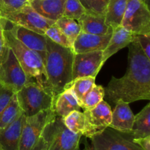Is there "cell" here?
<instances>
[{
  "instance_id": "ba28073f",
  "label": "cell",
  "mask_w": 150,
  "mask_h": 150,
  "mask_svg": "<svg viewBox=\"0 0 150 150\" xmlns=\"http://www.w3.org/2000/svg\"><path fill=\"white\" fill-rule=\"evenodd\" d=\"M0 18L5 19L12 24L19 25L42 35H45L46 29L56 23L38 14L29 4L16 11L0 13Z\"/></svg>"
},
{
  "instance_id": "d4e9b609",
  "label": "cell",
  "mask_w": 150,
  "mask_h": 150,
  "mask_svg": "<svg viewBox=\"0 0 150 150\" xmlns=\"http://www.w3.org/2000/svg\"><path fill=\"white\" fill-rule=\"evenodd\" d=\"M95 84V78L94 77L88 76V77L78 78L71 82L68 88H70L72 92L74 94L77 99L78 102L80 104L83 97L92 89Z\"/></svg>"
},
{
  "instance_id": "6da1fadb",
  "label": "cell",
  "mask_w": 150,
  "mask_h": 150,
  "mask_svg": "<svg viewBox=\"0 0 150 150\" xmlns=\"http://www.w3.org/2000/svg\"><path fill=\"white\" fill-rule=\"evenodd\" d=\"M128 66L121 78L112 76L104 88L105 96L111 102H125L150 99V59L134 38L128 46Z\"/></svg>"
},
{
  "instance_id": "ffe728a7",
  "label": "cell",
  "mask_w": 150,
  "mask_h": 150,
  "mask_svg": "<svg viewBox=\"0 0 150 150\" xmlns=\"http://www.w3.org/2000/svg\"><path fill=\"white\" fill-rule=\"evenodd\" d=\"M81 32L93 35H103L112 30L105 22V16L85 13L77 20Z\"/></svg>"
},
{
  "instance_id": "1f68e13d",
  "label": "cell",
  "mask_w": 150,
  "mask_h": 150,
  "mask_svg": "<svg viewBox=\"0 0 150 150\" xmlns=\"http://www.w3.org/2000/svg\"><path fill=\"white\" fill-rule=\"evenodd\" d=\"M7 23V20L0 18V65L7 59L10 50L4 35V29H5Z\"/></svg>"
},
{
  "instance_id": "d6986e66",
  "label": "cell",
  "mask_w": 150,
  "mask_h": 150,
  "mask_svg": "<svg viewBox=\"0 0 150 150\" xmlns=\"http://www.w3.org/2000/svg\"><path fill=\"white\" fill-rule=\"evenodd\" d=\"M64 122L70 131L88 138H91L100 132L89 124L83 112H72L64 118Z\"/></svg>"
},
{
  "instance_id": "484cf974",
  "label": "cell",
  "mask_w": 150,
  "mask_h": 150,
  "mask_svg": "<svg viewBox=\"0 0 150 150\" xmlns=\"http://www.w3.org/2000/svg\"><path fill=\"white\" fill-rule=\"evenodd\" d=\"M56 24L65 35L73 46L75 40L81 32V27L79 23L74 19L62 16L56 21Z\"/></svg>"
},
{
  "instance_id": "44dd1931",
  "label": "cell",
  "mask_w": 150,
  "mask_h": 150,
  "mask_svg": "<svg viewBox=\"0 0 150 150\" xmlns=\"http://www.w3.org/2000/svg\"><path fill=\"white\" fill-rule=\"evenodd\" d=\"M53 109L56 115L64 118L73 111H80L78 100L70 88L64 90L54 98Z\"/></svg>"
},
{
  "instance_id": "83f0119b",
  "label": "cell",
  "mask_w": 150,
  "mask_h": 150,
  "mask_svg": "<svg viewBox=\"0 0 150 150\" xmlns=\"http://www.w3.org/2000/svg\"><path fill=\"white\" fill-rule=\"evenodd\" d=\"M45 35L55 44L62 46L63 47L70 48L73 49V46H72L69 40L67 39L65 35L62 32L61 29L58 27V26L56 24V23L50 26L46 29L45 32Z\"/></svg>"
},
{
  "instance_id": "8fae6325",
  "label": "cell",
  "mask_w": 150,
  "mask_h": 150,
  "mask_svg": "<svg viewBox=\"0 0 150 150\" xmlns=\"http://www.w3.org/2000/svg\"><path fill=\"white\" fill-rule=\"evenodd\" d=\"M103 64V51L74 54L72 79L88 76L95 78Z\"/></svg>"
},
{
  "instance_id": "7c38bea8",
  "label": "cell",
  "mask_w": 150,
  "mask_h": 150,
  "mask_svg": "<svg viewBox=\"0 0 150 150\" xmlns=\"http://www.w3.org/2000/svg\"><path fill=\"white\" fill-rule=\"evenodd\" d=\"M12 25L8 29L14 37L27 48L38 53L44 62L46 55V36L19 25Z\"/></svg>"
},
{
  "instance_id": "4316f807",
  "label": "cell",
  "mask_w": 150,
  "mask_h": 150,
  "mask_svg": "<svg viewBox=\"0 0 150 150\" xmlns=\"http://www.w3.org/2000/svg\"><path fill=\"white\" fill-rule=\"evenodd\" d=\"M22 112L19 107L16 93L13 95L7 107L0 115V132L11 124Z\"/></svg>"
},
{
  "instance_id": "f546056e",
  "label": "cell",
  "mask_w": 150,
  "mask_h": 150,
  "mask_svg": "<svg viewBox=\"0 0 150 150\" xmlns=\"http://www.w3.org/2000/svg\"><path fill=\"white\" fill-rule=\"evenodd\" d=\"M86 13L84 7L79 0H66L64 4V17L77 21L81 16Z\"/></svg>"
},
{
  "instance_id": "ac0fdd59",
  "label": "cell",
  "mask_w": 150,
  "mask_h": 150,
  "mask_svg": "<svg viewBox=\"0 0 150 150\" xmlns=\"http://www.w3.org/2000/svg\"><path fill=\"white\" fill-rule=\"evenodd\" d=\"M85 116L92 126L101 132L109 126L112 119V110L106 101L103 100L94 108L83 110Z\"/></svg>"
},
{
  "instance_id": "2e32d148",
  "label": "cell",
  "mask_w": 150,
  "mask_h": 150,
  "mask_svg": "<svg viewBox=\"0 0 150 150\" xmlns=\"http://www.w3.org/2000/svg\"><path fill=\"white\" fill-rule=\"evenodd\" d=\"M135 38L134 34L127 31L122 26L114 28L112 35L107 45L106 48L103 51V63L114 55L119 50L127 46Z\"/></svg>"
},
{
  "instance_id": "7402d4cb",
  "label": "cell",
  "mask_w": 150,
  "mask_h": 150,
  "mask_svg": "<svg viewBox=\"0 0 150 150\" xmlns=\"http://www.w3.org/2000/svg\"><path fill=\"white\" fill-rule=\"evenodd\" d=\"M127 0H110L105 13V22L112 29L121 26Z\"/></svg>"
},
{
  "instance_id": "52a82bcc",
  "label": "cell",
  "mask_w": 150,
  "mask_h": 150,
  "mask_svg": "<svg viewBox=\"0 0 150 150\" xmlns=\"http://www.w3.org/2000/svg\"><path fill=\"white\" fill-rule=\"evenodd\" d=\"M121 26L134 35L150 34L149 6L141 0H127Z\"/></svg>"
},
{
  "instance_id": "836d02e7",
  "label": "cell",
  "mask_w": 150,
  "mask_h": 150,
  "mask_svg": "<svg viewBox=\"0 0 150 150\" xmlns=\"http://www.w3.org/2000/svg\"><path fill=\"white\" fill-rule=\"evenodd\" d=\"M135 39L139 43L146 57L150 59V34L135 35Z\"/></svg>"
},
{
  "instance_id": "5bb4252c",
  "label": "cell",
  "mask_w": 150,
  "mask_h": 150,
  "mask_svg": "<svg viewBox=\"0 0 150 150\" xmlns=\"http://www.w3.org/2000/svg\"><path fill=\"white\" fill-rule=\"evenodd\" d=\"M26 116L23 111L0 132V150H19V143Z\"/></svg>"
},
{
  "instance_id": "4dcf8cb0",
  "label": "cell",
  "mask_w": 150,
  "mask_h": 150,
  "mask_svg": "<svg viewBox=\"0 0 150 150\" xmlns=\"http://www.w3.org/2000/svg\"><path fill=\"white\" fill-rule=\"evenodd\" d=\"M27 4L28 0H0V13L16 11Z\"/></svg>"
},
{
  "instance_id": "9a60e30c",
  "label": "cell",
  "mask_w": 150,
  "mask_h": 150,
  "mask_svg": "<svg viewBox=\"0 0 150 150\" xmlns=\"http://www.w3.org/2000/svg\"><path fill=\"white\" fill-rule=\"evenodd\" d=\"M115 104V108L112 111V119L109 127L119 132L128 134L133 127L134 114L129 106V103L122 100H118Z\"/></svg>"
},
{
  "instance_id": "cb8c5ba5",
  "label": "cell",
  "mask_w": 150,
  "mask_h": 150,
  "mask_svg": "<svg viewBox=\"0 0 150 150\" xmlns=\"http://www.w3.org/2000/svg\"><path fill=\"white\" fill-rule=\"evenodd\" d=\"M104 96L105 91L103 87L95 84L92 89L85 95L79 105L83 110H91L102 101Z\"/></svg>"
},
{
  "instance_id": "9c48e42d",
  "label": "cell",
  "mask_w": 150,
  "mask_h": 150,
  "mask_svg": "<svg viewBox=\"0 0 150 150\" xmlns=\"http://www.w3.org/2000/svg\"><path fill=\"white\" fill-rule=\"evenodd\" d=\"M54 115V109L51 108L40 112L32 116H26L19 143V150H32L45 126Z\"/></svg>"
},
{
  "instance_id": "e0dca14e",
  "label": "cell",
  "mask_w": 150,
  "mask_h": 150,
  "mask_svg": "<svg viewBox=\"0 0 150 150\" xmlns=\"http://www.w3.org/2000/svg\"><path fill=\"white\" fill-rule=\"evenodd\" d=\"M66 0H30L29 4L38 14L57 21L63 16Z\"/></svg>"
},
{
  "instance_id": "f1b7e54d",
  "label": "cell",
  "mask_w": 150,
  "mask_h": 150,
  "mask_svg": "<svg viewBox=\"0 0 150 150\" xmlns=\"http://www.w3.org/2000/svg\"><path fill=\"white\" fill-rule=\"evenodd\" d=\"M86 13L89 14L105 16V10L110 0H79Z\"/></svg>"
},
{
  "instance_id": "d6a6232c",
  "label": "cell",
  "mask_w": 150,
  "mask_h": 150,
  "mask_svg": "<svg viewBox=\"0 0 150 150\" xmlns=\"http://www.w3.org/2000/svg\"><path fill=\"white\" fill-rule=\"evenodd\" d=\"M15 94L12 88L0 83V115L7 107Z\"/></svg>"
},
{
  "instance_id": "7a4b0ae2",
  "label": "cell",
  "mask_w": 150,
  "mask_h": 150,
  "mask_svg": "<svg viewBox=\"0 0 150 150\" xmlns=\"http://www.w3.org/2000/svg\"><path fill=\"white\" fill-rule=\"evenodd\" d=\"M74 52L55 44L46 36V55L44 60L45 79L43 88L54 98L70 87L72 81Z\"/></svg>"
},
{
  "instance_id": "277c9868",
  "label": "cell",
  "mask_w": 150,
  "mask_h": 150,
  "mask_svg": "<svg viewBox=\"0 0 150 150\" xmlns=\"http://www.w3.org/2000/svg\"><path fill=\"white\" fill-rule=\"evenodd\" d=\"M4 35L7 45L15 54L28 79H35L43 87L45 71L40 55L21 44L8 29H4Z\"/></svg>"
},
{
  "instance_id": "8d00e7d4",
  "label": "cell",
  "mask_w": 150,
  "mask_h": 150,
  "mask_svg": "<svg viewBox=\"0 0 150 150\" xmlns=\"http://www.w3.org/2000/svg\"><path fill=\"white\" fill-rule=\"evenodd\" d=\"M30 1V0H28V1Z\"/></svg>"
},
{
  "instance_id": "e575fe53",
  "label": "cell",
  "mask_w": 150,
  "mask_h": 150,
  "mask_svg": "<svg viewBox=\"0 0 150 150\" xmlns=\"http://www.w3.org/2000/svg\"><path fill=\"white\" fill-rule=\"evenodd\" d=\"M133 141L143 150H150V136L145 137V138H135V139H133Z\"/></svg>"
},
{
  "instance_id": "5b68a950",
  "label": "cell",
  "mask_w": 150,
  "mask_h": 150,
  "mask_svg": "<svg viewBox=\"0 0 150 150\" xmlns=\"http://www.w3.org/2000/svg\"><path fill=\"white\" fill-rule=\"evenodd\" d=\"M19 107L26 117L53 108L54 98L36 81H29L16 92Z\"/></svg>"
},
{
  "instance_id": "3957f363",
  "label": "cell",
  "mask_w": 150,
  "mask_h": 150,
  "mask_svg": "<svg viewBox=\"0 0 150 150\" xmlns=\"http://www.w3.org/2000/svg\"><path fill=\"white\" fill-rule=\"evenodd\" d=\"M81 135L66 126L64 118L54 115L45 126L32 150H80Z\"/></svg>"
},
{
  "instance_id": "d590c367",
  "label": "cell",
  "mask_w": 150,
  "mask_h": 150,
  "mask_svg": "<svg viewBox=\"0 0 150 150\" xmlns=\"http://www.w3.org/2000/svg\"><path fill=\"white\" fill-rule=\"evenodd\" d=\"M142 1H143L144 3H145V4H146L148 5V0H141Z\"/></svg>"
},
{
  "instance_id": "30bf717a",
  "label": "cell",
  "mask_w": 150,
  "mask_h": 150,
  "mask_svg": "<svg viewBox=\"0 0 150 150\" xmlns=\"http://www.w3.org/2000/svg\"><path fill=\"white\" fill-rule=\"evenodd\" d=\"M29 80L17 58L9 50L7 59L0 65V83L12 88L15 92L21 89Z\"/></svg>"
},
{
  "instance_id": "4fadbf2b",
  "label": "cell",
  "mask_w": 150,
  "mask_h": 150,
  "mask_svg": "<svg viewBox=\"0 0 150 150\" xmlns=\"http://www.w3.org/2000/svg\"><path fill=\"white\" fill-rule=\"evenodd\" d=\"M113 29L103 35H93L81 32L73 44L74 54L103 51L112 35Z\"/></svg>"
},
{
  "instance_id": "603a6c76",
  "label": "cell",
  "mask_w": 150,
  "mask_h": 150,
  "mask_svg": "<svg viewBox=\"0 0 150 150\" xmlns=\"http://www.w3.org/2000/svg\"><path fill=\"white\" fill-rule=\"evenodd\" d=\"M128 135L133 139L150 136V103L135 116L133 127Z\"/></svg>"
},
{
  "instance_id": "8992f818",
  "label": "cell",
  "mask_w": 150,
  "mask_h": 150,
  "mask_svg": "<svg viewBox=\"0 0 150 150\" xmlns=\"http://www.w3.org/2000/svg\"><path fill=\"white\" fill-rule=\"evenodd\" d=\"M86 150H143L127 133L106 127L90 138Z\"/></svg>"
}]
</instances>
